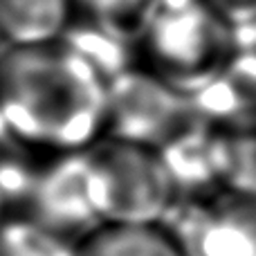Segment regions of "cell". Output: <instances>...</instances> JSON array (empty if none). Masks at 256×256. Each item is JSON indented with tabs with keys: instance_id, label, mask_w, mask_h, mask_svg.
Returning a JSON list of instances; mask_svg holds the SVG:
<instances>
[{
	"instance_id": "obj_1",
	"label": "cell",
	"mask_w": 256,
	"mask_h": 256,
	"mask_svg": "<svg viewBox=\"0 0 256 256\" xmlns=\"http://www.w3.org/2000/svg\"><path fill=\"white\" fill-rule=\"evenodd\" d=\"M108 86L68 38L0 48V120L12 144L40 158L88 150L108 135Z\"/></svg>"
},
{
	"instance_id": "obj_2",
	"label": "cell",
	"mask_w": 256,
	"mask_h": 256,
	"mask_svg": "<svg viewBox=\"0 0 256 256\" xmlns=\"http://www.w3.org/2000/svg\"><path fill=\"white\" fill-rule=\"evenodd\" d=\"M243 38L204 0H158L137 40V66L180 92L198 94L238 54Z\"/></svg>"
},
{
	"instance_id": "obj_3",
	"label": "cell",
	"mask_w": 256,
	"mask_h": 256,
	"mask_svg": "<svg viewBox=\"0 0 256 256\" xmlns=\"http://www.w3.org/2000/svg\"><path fill=\"white\" fill-rule=\"evenodd\" d=\"M92 196L102 222L164 225L182 194L162 150L104 137L90 148Z\"/></svg>"
},
{
	"instance_id": "obj_4",
	"label": "cell",
	"mask_w": 256,
	"mask_h": 256,
	"mask_svg": "<svg viewBox=\"0 0 256 256\" xmlns=\"http://www.w3.org/2000/svg\"><path fill=\"white\" fill-rule=\"evenodd\" d=\"M108 135L162 150L200 122L189 94L171 88L140 66L117 72L108 86Z\"/></svg>"
},
{
	"instance_id": "obj_5",
	"label": "cell",
	"mask_w": 256,
	"mask_h": 256,
	"mask_svg": "<svg viewBox=\"0 0 256 256\" xmlns=\"http://www.w3.org/2000/svg\"><path fill=\"white\" fill-rule=\"evenodd\" d=\"M164 225L186 256H256V194L222 186L182 198Z\"/></svg>"
},
{
	"instance_id": "obj_6",
	"label": "cell",
	"mask_w": 256,
	"mask_h": 256,
	"mask_svg": "<svg viewBox=\"0 0 256 256\" xmlns=\"http://www.w3.org/2000/svg\"><path fill=\"white\" fill-rule=\"evenodd\" d=\"M18 212L74 243L102 225L92 196L90 148L40 158Z\"/></svg>"
},
{
	"instance_id": "obj_7",
	"label": "cell",
	"mask_w": 256,
	"mask_h": 256,
	"mask_svg": "<svg viewBox=\"0 0 256 256\" xmlns=\"http://www.w3.org/2000/svg\"><path fill=\"white\" fill-rule=\"evenodd\" d=\"M74 18V0H0V48L63 40Z\"/></svg>"
},
{
	"instance_id": "obj_8",
	"label": "cell",
	"mask_w": 256,
	"mask_h": 256,
	"mask_svg": "<svg viewBox=\"0 0 256 256\" xmlns=\"http://www.w3.org/2000/svg\"><path fill=\"white\" fill-rule=\"evenodd\" d=\"M74 256H186L166 225L102 222L81 236Z\"/></svg>"
},
{
	"instance_id": "obj_9",
	"label": "cell",
	"mask_w": 256,
	"mask_h": 256,
	"mask_svg": "<svg viewBox=\"0 0 256 256\" xmlns=\"http://www.w3.org/2000/svg\"><path fill=\"white\" fill-rule=\"evenodd\" d=\"M155 7L158 0H74L76 18L120 45H137Z\"/></svg>"
},
{
	"instance_id": "obj_10",
	"label": "cell",
	"mask_w": 256,
	"mask_h": 256,
	"mask_svg": "<svg viewBox=\"0 0 256 256\" xmlns=\"http://www.w3.org/2000/svg\"><path fill=\"white\" fill-rule=\"evenodd\" d=\"M74 245L22 212H12L0 227V256H74Z\"/></svg>"
},
{
	"instance_id": "obj_11",
	"label": "cell",
	"mask_w": 256,
	"mask_h": 256,
	"mask_svg": "<svg viewBox=\"0 0 256 256\" xmlns=\"http://www.w3.org/2000/svg\"><path fill=\"white\" fill-rule=\"evenodd\" d=\"M227 25L245 34L256 25V0H204Z\"/></svg>"
},
{
	"instance_id": "obj_12",
	"label": "cell",
	"mask_w": 256,
	"mask_h": 256,
	"mask_svg": "<svg viewBox=\"0 0 256 256\" xmlns=\"http://www.w3.org/2000/svg\"><path fill=\"white\" fill-rule=\"evenodd\" d=\"M9 214H12V207H9V200L4 198L2 189H0V227L4 225V220H7Z\"/></svg>"
},
{
	"instance_id": "obj_13",
	"label": "cell",
	"mask_w": 256,
	"mask_h": 256,
	"mask_svg": "<svg viewBox=\"0 0 256 256\" xmlns=\"http://www.w3.org/2000/svg\"><path fill=\"white\" fill-rule=\"evenodd\" d=\"M240 38H243V45H248V48L256 50V25L250 27L245 34H240Z\"/></svg>"
}]
</instances>
